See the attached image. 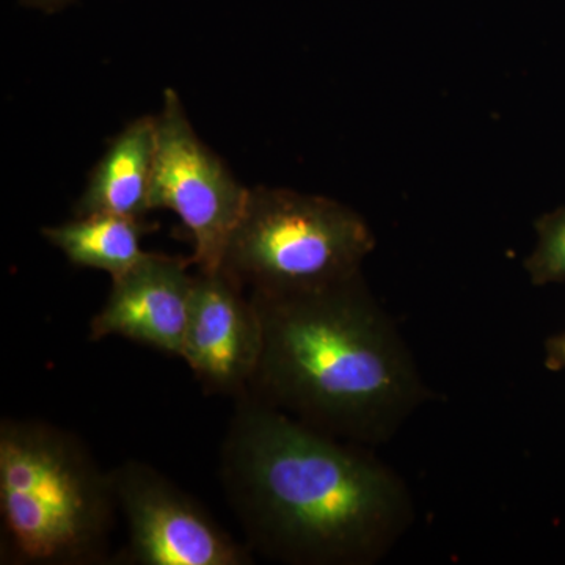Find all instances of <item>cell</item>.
Returning <instances> with one entry per match:
<instances>
[{
    "instance_id": "obj_2",
    "label": "cell",
    "mask_w": 565,
    "mask_h": 565,
    "mask_svg": "<svg viewBox=\"0 0 565 565\" xmlns=\"http://www.w3.org/2000/svg\"><path fill=\"white\" fill-rule=\"evenodd\" d=\"M263 349L248 394L316 430L386 444L430 397L411 349L362 274L319 291L248 294Z\"/></svg>"
},
{
    "instance_id": "obj_3",
    "label": "cell",
    "mask_w": 565,
    "mask_h": 565,
    "mask_svg": "<svg viewBox=\"0 0 565 565\" xmlns=\"http://www.w3.org/2000/svg\"><path fill=\"white\" fill-rule=\"evenodd\" d=\"M117 512L110 471L79 435L41 419L0 422V563L107 564Z\"/></svg>"
},
{
    "instance_id": "obj_13",
    "label": "cell",
    "mask_w": 565,
    "mask_h": 565,
    "mask_svg": "<svg viewBox=\"0 0 565 565\" xmlns=\"http://www.w3.org/2000/svg\"><path fill=\"white\" fill-rule=\"evenodd\" d=\"M21 2L28 3V6L33 7V9L54 13V11L62 10L63 7L70 6L73 0H21Z\"/></svg>"
},
{
    "instance_id": "obj_12",
    "label": "cell",
    "mask_w": 565,
    "mask_h": 565,
    "mask_svg": "<svg viewBox=\"0 0 565 565\" xmlns=\"http://www.w3.org/2000/svg\"><path fill=\"white\" fill-rule=\"evenodd\" d=\"M546 366L553 371L565 370V332L546 343Z\"/></svg>"
},
{
    "instance_id": "obj_9",
    "label": "cell",
    "mask_w": 565,
    "mask_h": 565,
    "mask_svg": "<svg viewBox=\"0 0 565 565\" xmlns=\"http://www.w3.org/2000/svg\"><path fill=\"white\" fill-rule=\"evenodd\" d=\"M158 128L156 117L129 122L114 140L90 174L76 215H120L145 218L151 211V180Z\"/></svg>"
},
{
    "instance_id": "obj_4",
    "label": "cell",
    "mask_w": 565,
    "mask_h": 565,
    "mask_svg": "<svg viewBox=\"0 0 565 565\" xmlns=\"http://www.w3.org/2000/svg\"><path fill=\"white\" fill-rule=\"evenodd\" d=\"M374 248L373 230L345 204L288 189L255 188L221 270L248 294L319 291L362 274Z\"/></svg>"
},
{
    "instance_id": "obj_5",
    "label": "cell",
    "mask_w": 565,
    "mask_h": 565,
    "mask_svg": "<svg viewBox=\"0 0 565 565\" xmlns=\"http://www.w3.org/2000/svg\"><path fill=\"white\" fill-rule=\"evenodd\" d=\"M156 128L151 210L173 211L192 236L193 266L200 273H217L250 189L196 136L172 88L163 93Z\"/></svg>"
},
{
    "instance_id": "obj_7",
    "label": "cell",
    "mask_w": 565,
    "mask_h": 565,
    "mask_svg": "<svg viewBox=\"0 0 565 565\" xmlns=\"http://www.w3.org/2000/svg\"><path fill=\"white\" fill-rule=\"evenodd\" d=\"M263 349V327L252 297L228 275L200 273L180 359L211 396H244Z\"/></svg>"
},
{
    "instance_id": "obj_6",
    "label": "cell",
    "mask_w": 565,
    "mask_h": 565,
    "mask_svg": "<svg viewBox=\"0 0 565 565\" xmlns=\"http://www.w3.org/2000/svg\"><path fill=\"white\" fill-rule=\"evenodd\" d=\"M128 544L115 559L134 565H252L253 552L195 498L140 460L110 470Z\"/></svg>"
},
{
    "instance_id": "obj_11",
    "label": "cell",
    "mask_w": 565,
    "mask_h": 565,
    "mask_svg": "<svg viewBox=\"0 0 565 565\" xmlns=\"http://www.w3.org/2000/svg\"><path fill=\"white\" fill-rule=\"evenodd\" d=\"M537 243L525 269L535 286L565 281V207L550 212L535 223Z\"/></svg>"
},
{
    "instance_id": "obj_10",
    "label": "cell",
    "mask_w": 565,
    "mask_h": 565,
    "mask_svg": "<svg viewBox=\"0 0 565 565\" xmlns=\"http://www.w3.org/2000/svg\"><path fill=\"white\" fill-rule=\"evenodd\" d=\"M150 230L145 218L76 215L74 221L43 228V236L74 266L103 270L114 280L147 258L141 237Z\"/></svg>"
},
{
    "instance_id": "obj_8",
    "label": "cell",
    "mask_w": 565,
    "mask_h": 565,
    "mask_svg": "<svg viewBox=\"0 0 565 565\" xmlns=\"http://www.w3.org/2000/svg\"><path fill=\"white\" fill-rule=\"evenodd\" d=\"M191 266V259L148 253L111 280L106 303L93 316L90 340L120 337L180 359L195 281Z\"/></svg>"
},
{
    "instance_id": "obj_1",
    "label": "cell",
    "mask_w": 565,
    "mask_h": 565,
    "mask_svg": "<svg viewBox=\"0 0 565 565\" xmlns=\"http://www.w3.org/2000/svg\"><path fill=\"white\" fill-rule=\"evenodd\" d=\"M218 462L248 548L269 561L373 565L415 520L408 486L374 448L316 430L248 393L234 399Z\"/></svg>"
}]
</instances>
